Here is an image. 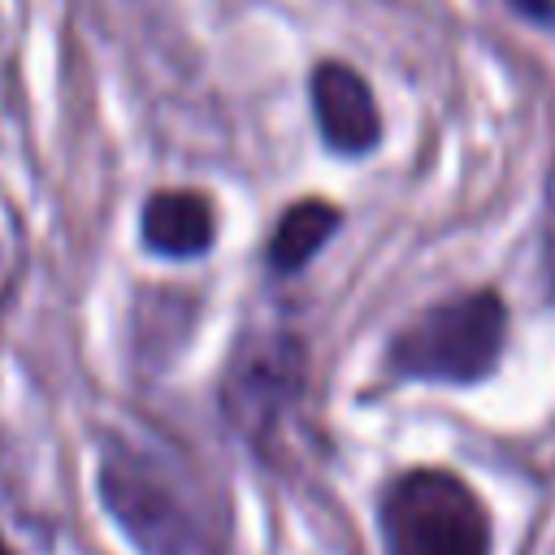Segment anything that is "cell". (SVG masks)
<instances>
[{"instance_id": "6da1fadb", "label": "cell", "mask_w": 555, "mask_h": 555, "mask_svg": "<svg viewBox=\"0 0 555 555\" xmlns=\"http://www.w3.org/2000/svg\"><path fill=\"white\" fill-rule=\"evenodd\" d=\"M507 308L494 291H468L425 308L390 343V369L416 382H481L503 351Z\"/></svg>"}, {"instance_id": "7a4b0ae2", "label": "cell", "mask_w": 555, "mask_h": 555, "mask_svg": "<svg viewBox=\"0 0 555 555\" xmlns=\"http://www.w3.org/2000/svg\"><path fill=\"white\" fill-rule=\"evenodd\" d=\"M100 499L139 555H212L182 486L147 451L108 447L100 460Z\"/></svg>"}, {"instance_id": "3957f363", "label": "cell", "mask_w": 555, "mask_h": 555, "mask_svg": "<svg viewBox=\"0 0 555 555\" xmlns=\"http://www.w3.org/2000/svg\"><path fill=\"white\" fill-rule=\"evenodd\" d=\"M390 555H490V525L477 494L442 468L403 473L382 499Z\"/></svg>"}, {"instance_id": "277c9868", "label": "cell", "mask_w": 555, "mask_h": 555, "mask_svg": "<svg viewBox=\"0 0 555 555\" xmlns=\"http://www.w3.org/2000/svg\"><path fill=\"white\" fill-rule=\"evenodd\" d=\"M299 386H304L299 343L282 330L247 334L238 343V351L230 356V369H225V382H221V408L247 442L269 447L278 425L295 408Z\"/></svg>"}, {"instance_id": "5b68a950", "label": "cell", "mask_w": 555, "mask_h": 555, "mask_svg": "<svg viewBox=\"0 0 555 555\" xmlns=\"http://www.w3.org/2000/svg\"><path fill=\"white\" fill-rule=\"evenodd\" d=\"M308 95H312V113H317L321 139L334 152L364 156L382 139V117H377L373 91L351 65H338V61L317 65L312 78H308Z\"/></svg>"}, {"instance_id": "8992f818", "label": "cell", "mask_w": 555, "mask_h": 555, "mask_svg": "<svg viewBox=\"0 0 555 555\" xmlns=\"http://www.w3.org/2000/svg\"><path fill=\"white\" fill-rule=\"evenodd\" d=\"M212 234H217V217L199 191H156L143 204V243L156 256H173V260L199 256L212 247Z\"/></svg>"}, {"instance_id": "52a82bcc", "label": "cell", "mask_w": 555, "mask_h": 555, "mask_svg": "<svg viewBox=\"0 0 555 555\" xmlns=\"http://www.w3.org/2000/svg\"><path fill=\"white\" fill-rule=\"evenodd\" d=\"M338 230V208L321 204V199H299L282 212L273 238H269V264L278 273H295L304 269L321 247L325 238Z\"/></svg>"}, {"instance_id": "ba28073f", "label": "cell", "mask_w": 555, "mask_h": 555, "mask_svg": "<svg viewBox=\"0 0 555 555\" xmlns=\"http://www.w3.org/2000/svg\"><path fill=\"white\" fill-rule=\"evenodd\" d=\"M520 17L538 22V26H555V0H507Z\"/></svg>"}, {"instance_id": "9c48e42d", "label": "cell", "mask_w": 555, "mask_h": 555, "mask_svg": "<svg viewBox=\"0 0 555 555\" xmlns=\"http://www.w3.org/2000/svg\"><path fill=\"white\" fill-rule=\"evenodd\" d=\"M0 555H13V551H9V542H4V538H0Z\"/></svg>"}]
</instances>
